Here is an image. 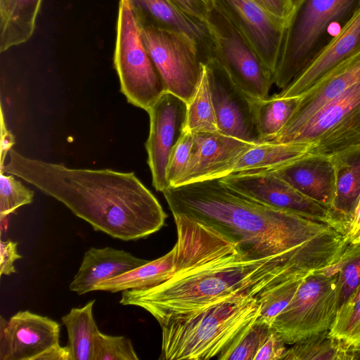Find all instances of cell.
Masks as SVG:
<instances>
[{"mask_svg": "<svg viewBox=\"0 0 360 360\" xmlns=\"http://www.w3.org/2000/svg\"><path fill=\"white\" fill-rule=\"evenodd\" d=\"M37 360H73V358L69 347H61L58 343L40 354Z\"/></svg>", "mask_w": 360, "mask_h": 360, "instance_id": "42", "label": "cell"}, {"mask_svg": "<svg viewBox=\"0 0 360 360\" xmlns=\"http://www.w3.org/2000/svg\"><path fill=\"white\" fill-rule=\"evenodd\" d=\"M338 272L329 267L312 272L271 327L287 345L330 330L338 313Z\"/></svg>", "mask_w": 360, "mask_h": 360, "instance_id": "7", "label": "cell"}, {"mask_svg": "<svg viewBox=\"0 0 360 360\" xmlns=\"http://www.w3.org/2000/svg\"><path fill=\"white\" fill-rule=\"evenodd\" d=\"M94 360H139L130 339L98 332L96 337Z\"/></svg>", "mask_w": 360, "mask_h": 360, "instance_id": "35", "label": "cell"}, {"mask_svg": "<svg viewBox=\"0 0 360 360\" xmlns=\"http://www.w3.org/2000/svg\"><path fill=\"white\" fill-rule=\"evenodd\" d=\"M359 82L360 51L328 71L300 96L301 100L295 112L284 128L271 141L281 142L300 127L323 105Z\"/></svg>", "mask_w": 360, "mask_h": 360, "instance_id": "16", "label": "cell"}, {"mask_svg": "<svg viewBox=\"0 0 360 360\" xmlns=\"http://www.w3.org/2000/svg\"><path fill=\"white\" fill-rule=\"evenodd\" d=\"M264 10L287 22L294 6L291 0H253Z\"/></svg>", "mask_w": 360, "mask_h": 360, "instance_id": "40", "label": "cell"}, {"mask_svg": "<svg viewBox=\"0 0 360 360\" xmlns=\"http://www.w3.org/2000/svg\"><path fill=\"white\" fill-rule=\"evenodd\" d=\"M312 144L300 142H262L232 159L205 180L219 179L231 174L274 170L309 153Z\"/></svg>", "mask_w": 360, "mask_h": 360, "instance_id": "21", "label": "cell"}, {"mask_svg": "<svg viewBox=\"0 0 360 360\" xmlns=\"http://www.w3.org/2000/svg\"><path fill=\"white\" fill-rule=\"evenodd\" d=\"M330 333L347 345L360 342V299L338 310Z\"/></svg>", "mask_w": 360, "mask_h": 360, "instance_id": "34", "label": "cell"}, {"mask_svg": "<svg viewBox=\"0 0 360 360\" xmlns=\"http://www.w3.org/2000/svg\"><path fill=\"white\" fill-rule=\"evenodd\" d=\"M94 303L93 300L81 308H72L61 319L73 360H94L95 340L99 332L93 316Z\"/></svg>", "mask_w": 360, "mask_h": 360, "instance_id": "26", "label": "cell"}, {"mask_svg": "<svg viewBox=\"0 0 360 360\" xmlns=\"http://www.w3.org/2000/svg\"><path fill=\"white\" fill-rule=\"evenodd\" d=\"M254 47L274 75L286 21L264 10L253 0H214Z\"/></svg>", "mask_w": 360, "mask_h": 360, "instance_id": "14", "label": "cell"}, {"mask_svg": "<svg viewBox=\"0 0 360 360\" xmlns=\"http://www.w3.org/2000/svg\"><path fill=\"white\" fill-rule=\"evenodd\" d=\"M346 346L326 330L291 345L283 360H343Z\"/></svg>", "mask_w": 360, "mask_h": 360, "instance_id": "29", "label": "cell"}, {"mask_svg": "<svg viewBox=\"0 0 360 360\" xmlns=\"http://www.w3.org/2000/svg\"><path fill=\"white\" fill-rule=\"evenodd\" d=\"M312 144L310 154L328 157L360 145V82L319 108L279 143Z\"/></svg>", "mask_w": 360, "mask_h": 360, "instance_id": "9", "label": "cell"}, {"mask_svg": "<svg viewBox=\"0 0 360 360\" xmlns=\"http://www.w3.org/2000/svg\"><path fill=\"white\" fill-rule=\"evenodd\" d=\"M205 63L219 131L252 143H260L254 99L242 91L213 57Z\"/></svg>", "mask_w": 360, "mask_h": 360, "instance_id": "12", "label": "cell"}, {"mask_svg": "<svg viewBox=\"0 0 360 360\" xmlns=\"http://www.w3.org/2000/svg\"><path fill=\"white\" fill-rule=\"evenodd\" d=\"M255 144L220 131L193 133L190 160L184 172L171 186L204 181L221 166Z\"/></svg>", "mask_w": 360, "mask_h": 360, "instance_id": "18", "label": "cell"}, {"mask_svg": "<svg viewBox=\"0 0 360 360\" xmlns=\"http://www.w3.org/2000/svg\"><path fill=\"white\" fill-rule=\"evenodd\" d=\"M330 269L335 273L338 272L339 310L351 300L360 285V243H349L338 261L330 266Z\"/></svg>", "mask_w": 360, "mask_h": 360, "instance_id": "30", "label": "cell"}, {"mask_svg": "<svg viewBox=\"0 0 360 360\" xmlns=\"http://www.w3.org/2000/svg\"><path fill=\"white\" fill-rule=\"evenodd\" d=\"M343 360H360V342L347 345Z\"/></svg>", "mask_w": 360, "mask_h": 360, "instance_id": "44", "label": "cell"}, {"mask_svg": "<svg viewBox=\"0 0 360 360\" xmlns=\"http://www.w3.org/2000/svg\"><path fill=\"white\" fill-rule=\"evenodd\" d=\"M15 143L13 135L9 131L4 120L2 108H1V168L4 165L5 158Z\"/></svg>", "mask_w": 360, "mask_h": 360, "instance_id": "41", "label": "cell"}, {"mask_svg": "<svg viewBox=\"0 0 360 360\" xmlns=\"http://www.w3.org/2000/svg\"><path fill=\"white\" fill-rule=\"evenodd\" d=\"M172 214L207 223L253 259L274 258L309 273L336 263L349 245L328 224L278 210L210 179L162 191Z\"/></svg>", "mask_w": 360, "mask_h": 360, "instance_id": "2", "label": "cell"}, {"mask_svg": "<svg viewBox=\"0 0 360 360\" xmlns=\"http://www.w3.org/2000/svg\"><path fill=\"white\" fill-rule=\"evenodd\" d=\"M219 181L228 188L253 200L328 224L340 232L328 209L303 195L274 170L231 174Z\"/></svg>", "mask_w": 360, "mask_h": 360, "instance_id": "11", "label": "cell"}, {"mask_svg": "<svg viewBox=\"0 0 360 360\" xmlns=\"http://www.w3.org/2000/svg\"><path fill=\"white\" fill-rule=\"evenodd\" d=\"M18 243L11 240L0 241V275L9 276L16 272L14 262L21 259L17 250Z\"/></svg>", "mask_w": 360, "mask_h": 360, "instance_id": "39", "label": "cell"}, {"mask_svg": "<svg viewBox=\"0 0 360 360\" xmlns=\"http://www.w3.org/2000/svg\"><path fill=\"white\" fill-rule=\"evenodd\" d=\"M0 172L20 177L64 204L95 231L122 240L158 231L167 217L133 172L71 169L27 158L14 149Z\"/></svg>", "mask_w": 360, "mask_h": 360, "instance_id": "3", "label": "cell"}, {"mask_svg": "<svg viewBox=\"0 0 360 360\" xmlns=\"http://www.w3.org/2000/svg\"><path fill=\"white\" fill-rule=\"evenodd\" d=\"M281 335L271 328L254 360H283L288 349Z\"/></svg>", "mask_w": 360, "mask_h": 360, "instance_id": "37", "label": "cell"}, {"mask_svg": "<svg viewBox=\"0 0 360 360\" xmlns=\"http://www.w3.org/2000/svg\"><path fill=\"white\" fill-rule=\"evenodd\" d=\"M186 130L193 134L219 131L207 73L203 62L198 85L187 103Z\"/></svg>", "mask_w": 360, "mask_h": 360, "instance_id": "28", "label": "cell"}, {"mask_svg": "<svg viewBox=\"0 0 360 360\" xmlns=\"http://www.w3.org/2000/svg\"><path fill=\"white\" fill-rule=\"evenodd\" d=\"M148 262L130 252L110 247L91 248L84 253L69 288L78 295L94 291L98 283L120 276Z\"/></svg>", "mask_w": 360, "mask_h": 360, "instance_id": "23", "label": "cell"}, {"mask_svg": "<svg viewBox=\"0 0 360 360\" xmlns=\"http://www.w3.org/2000/svg\"><path fill=\"white\" fill-rule=\"evenodd\" d=\"M58 322L20 311L8 321L0 319V360H37L50 347L59 343Z\"/></svg>", "mask_w": 360, "mask_h": 360, "instance_id": "15", "label": "cell"}, {"mask_svg": "<svg viewBox=\"0 0 360 360\" xmlns=\"http://www.w3.org/2000/svg\"><path fill=\"white\" fill-rule=\"evenodd\" d=\"M34 192L13 175L0 174V220L2 221L18 207L30 204L33 200Z\"/></svg>", "mask_w": 360, "mask_h": 360, "instance_id": "33", "label": "cell"}, {"mask_svg": "<svg viewBox=\"0 0 360 360\" xmlns=\"http://www.w3.org/2000/svg\"><path fill=\"white\" fill-rule=\"evenodd\" d=\"M114 64L121 91L133 105L148 112L166 91L126 0H120Z\"/></svg>", "mask_w": 360, "mask_h": 360, "instance_id": "6", "label": "cell"}, {"mask_svg": "<svg viewBox=\"0 0 360 360\" xmlns=\"http://www.w3.org/2000/svg\"><path fill=\"white\" fill-rule=\"evenodd\" d=\"M176 247L165 255L148 261L117 277L96 285L94 290L117 292L126 290L144 289L158 285L171 277L175 270Z\"/></svg>", "mask_w": 360, "mask_h": 360, "instance_id": "25", "label": "cell"}, {"mask_svg": "<svg viewBox=\"0 0 360 360\" xmlns=\"http://www.w3.org/2000/svg\"><path fill=\"white\" fill-rule=\"evenodd\" d=\"M301 96L281 97L276 94L254 99L255 120L260 143L274 139L295 112Z\"/></svg>", "mask_w": 360, "mask_h": 360, "instance_id": "27", "label": "cell"}, {"mask_svg": "<svg viewBox=\"0 0 360 360\" xmlns=\"http://www.w3.org/2000/svg\"><path fill=\"white\" fill-rule=\"evenodd\" d=\"M360 0H301L286 22L274 84L286 87L353 19Z\"/></svg>", "mask_w": 360, "mask_h": 360, "instance_id": "5", "label": "cell"}, {"mask_svg": "<svg viewBox=\"0 0 360 360\" xmlns=\"http://www.w3.org/2000/svg\"><path fill=\"white\" fill-rule=\"evenodd\" d=\"M360 51V10L353 19L308 66L278 94L281 97L302 96L328 71Z\"/></svg>", "mask_w": 360, "mask_h": 360, "instance_id": "19", "label": "cell"}, {"mask_svg": "<svg viewBox=\"0 0 360 360\" xmlns=\"http://www.w3.org/2000/svg\"><path fill=\"white\" fill-rule=\"evenodd\" d=\"M274 171L303 195L330 210L335 189L330 157L309 153Z\"/></svg>", "mask_w": 360, "mask_h": 360, "instance_id": "20", "label": "cell"}, {"mask_svg": "<svg viewBox=\"0 0 360 360\" xmlns=\"http://www.w3.org/2000/svg\"><path fill=\"white\" fill-rule=\"evenodd\" d=\"M335 189L330 212L346 237L347 227L360 200V145L330 157Z\"/></svg>", "mask_w": 360, "mask_h": 360, "instance_id": "22", "label": "cell"}, {"mask_svg": "<svg viewBox=\"0 0 360 360\" xmlns=\"http://www.w3.org/2000/svg\"><path fill=\"white\" fill-rule=\"evenodd\" d=\"M349 243H360V200L346 232Z\"/></svg>", "mask_w": 360, "mask_h": 360, "instance_id": "43", "label": "cell"}, {"mask_svg": "<svg viewBox=\"0 0 360 360\" xmlns=\"http://www.w3.org/2000/svg\"><path fill=\"white\" fill-rule=\"evenodd\" d=\"M186 14L206 22L209 13L214 5V0H170Z\"/></svg>", "mask_w": 360, "mask_h": 360, "instance_id": "38", "label": "cell"}, {"mask_svg": "<svg viewBox=\"0 0 360 360\" xmlns=\"http://www.w3.org/2000/svg\"><path fill=\"white\" fill-rule=\"evenodd\" d=\"M291 1L293 4V6L295 7L301 0H291Z\"/></svg>", "mask_w": 360, "mask_h": 360, "instance_id": "46", "label": "cell"}, {"mask_svg": "<svg viewBox=\"0 0 360 360\" xmlns=\"http://www.w3.org/2000/svg\"><path fill=\"white\" fill-rule=\"evenodd\" d=\"M304 278H292L262 292L257 297L260 310L256 321L271 326L277 316L290 302Z\"/></svg>", "mask_w": 360, "mask_h": 360, "instance_id": "31", "label": "cell"}, {"mask_svg": "<svg viewBox=\"0 0 360 360\" xmlns=\"http://www.w3.org/2000/svg\"><path fill=\"white\" fill-rule=\"evenodd\" d=\"M139 25L184 34L198 46L202 61L212 56L213 44L206 22L186 14L170 0H126Z\"/></svg>", "mask_w": 360, "mask_h": 360, "instance_id": "17", "label": "cell"}, {"mask_svg": "<svg viewBox=\"0 0 360 360\" xmlns=\"http://www.w3.org/2000/svg\"><path fill=\"white\" fill-rule=\"evenodd\" d=\"M193 134L185 130L174 146L170 154L167 179L169 186H172L185 170L191 155Z\"/></svg>", "mask_w": 360, "mask_h": 360, "instance_id": "36", "label": "cell"}, {"mask_svg": "<svg viewBox=\"0 0 360 360\" xmlns=\"http://www.w3.org/2000/svg\"><path fill=\"white\" fill-rule=\"evenodd\" d=\"M271 326L255 321L218 356L219 360H254Z\"/></svg>", "mask_w": 360, "mask_h": 360, "instance_id": "32", "label": "cell"}, {"mask_svg": "<svg viewBox=\"0 0 360 360\" xmlns=\"http://www.w3.org/2000/svg\"><path fill=\"white\" fill-rule=\"evenodd\" d=\"M173 217L177 235L173 274L151 288L123 290L120 301L143 308L159 324L221 301L257 297L280 282L311 274L280 259H253L214 226L184 214Z\"/></svg>", "mask_w": 360, "mask_h": 360, "instance_id": "1", "label": "cell"}, {"mask_svg": "<svg viewBox=\"0 0 360 360\" xmlns=\"http://www.w3.org/2000/svg\"><path fill=\"white\" fill-rule=\"evenodd\" d=\"M213 44L212 56L235 84L255 99L269 97L274 74L248 39L215 4L206 20Z\"/></svg>", "mask_w": 360, "mask_h": 360, "instance_id": "8", "label": "cell"}, {"mask_svg": "<svg viewBox=\"0 0 360 360\" xmlns=\"http://www.w3.org/2000/svg\"><path fill=\"white\" fill-rule=\"evenodd\" d=\"M149 136L146 143L148 164L154 188L162 192L169 186L167 169L172 150L186 130L187 103L165 91L148 111Z\"/></svg>", "mask_w": 360, "mask_h": 360, "instance_id": "13", "label": "cell"}, {"mask_svg": "<svg viewBox=\"0 0 360 360\" xmlns=\"http://www.w3.org/2000/svg\"><path fill=\"white\" fill-rule=\"evenodd\" d=\"M257 297L227 300L169 318L162 328V360L218 356L257 321Z\"/></svg>", "mask_w": 360, "mask_h": 360, "instance_id": "4", "label": "cell"}, {"mask_svg": "<svg viewBox=\"0 0 360 360\" xmlns=\"http://www.w3.org/2000/svg\"><path fill=\"white\" fill-rule=\"evenodd\" d=\"M146 50L165 91L188 103L198 85L202 59L198 44L184 34L139 25Z\"/></svg>", "mask_w": 360, "mask_h": 360, "instance_id": "10", "label": "cell"}, {"mask_svg": "<svg viewBox=\"0 0 360 360\" xmlns=\"http://www.w3.org/2000/svg\"><path fill=\"white\" fill-rule=\"evenodd\" d=\"M360 299V285L358 287L357 290H356V292L354 293L351 300L348 302V303H350V302H354L356 300H358ZM347 303V304H348Z\"/></svg>", "mask_w": 360, "mask_h": 360, "instance_id": "45", "label": "cell"}, {"mask_svg": "<svg viewBox=\"0 0 360 360\" xmlns=\"http://www.w3.org/2000/svg\"><path fill=\"white\" fill-rule=\"evenodd\" d=\"M42 0H0V51L28 41Z\"/></svg>", "mask_w": 360, "mask_h": 360, "instance_id": "24", "label": "cell"}]
</instances>
